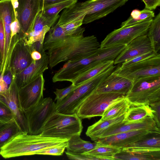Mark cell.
Wrapping results in <instances>:
<instances>
[{"mask_svg": "<svg viewBox=\"0 0 160 160\" xmlns=\"http://www.w3.org/2000/svg\"><path fill=\"white\" fill-rule=\"evenodd\" d=\"M158 132L145 130L123 132L98 140L99 143L122 148L127 145L141 138L149 133Z\"/></svg>", "mask_w": 160, "mask_h": 160, "instance_id": "cell-16", "label": "cell"}, {"mask_svg": "<svg viewBox=\"0 0 160 160\" xmlns=\"http://www.w3.org/2000/svg\"><path fill=\"white\" fill-rule=\"evenodd\" d=\"M112 72L101 83L95 90L98 92L118 93L126 96L132 86V82Z\"/></svg>", "mask_w": 160, "mask_h": 160, "instance_id": "cell-17", "label": "cell"}, {"mask_svg": "<svg viewBox=\"0 0 160 160\" xmlns=\"http://www.w3.org/2000/svg\"><path fill=\"white\" fill-rule=\"evenodd\" d=\"M82 129V119L76 113L67 114L55 112L46 122L41 135L68 139L74 135H80Z\"/></svg>", "mask_w": 160, "mask_h": 160, "instance_id": "cell-5", "label": "cell"}, {"mask_svg": "<svg viewBox=\"0 0 160 160\" xmlns=\"http://www.w3.org/2000/svg\"><path fill=\"white\" fill-rule=\"evenodd\" d=\"M112 73L131 81L132 83L142 78L160 76V54L124 68L118 67Z\"/></svg>", "mask_w": 160, "mask_h": 160, "instance_id": "cell-8", "label": "cell"}, {"mask_svg": "<svg viewBox=\"0 0 160 160\" xmlns=\"http://www.w3.org/2000/svg\"><path fill=\"white\" fill-rule=\"evenodd\" d=\"M31 52L28 50H21L16 55L13 61L14 69L22 72L28 66L32 60L31 56Z\"/></svg>", "mask_w": 160, "mask_h": 160, "instance_id": "cell-32", "label": "cell"}, {"mask_svg": "<svg viewBox=\"0 0 160 160\" xmlns=\"http://www.w3.org/2000/svg\"><path fill=\"white\" fill-rule=\"evenodd\" d=\"M113 65L82 84L77 86L67 96L55 103L56 112L72 114L77 112L83 101L115 69Z\"/></svg>", "mask_w": 160, "mask_h": 160, "instance_id": "cell-4", "label": "cell"}, {"mask_svg": "<svg viewBox=\"0 0 160 160\" xmlns=\"http://www.w3.org/2000/svg\"><path fill=\"white\" fill-rule=\"evenodd\" d=\"M149 105L153 111V119L160 129V101L151 103Z\"/></svg>", "mask_w": 160, "mask_h": 160, "instance_id": "cell-38", "label": "cell"}, {"mask_svg": "<svg viewBox=\"0 0 160 160\" xmlns=\"http://www.w3.org/2000/svg\"><path fill=\"white\" fill-rule=\"evenodd\" d=\"M124 148H146L160 149V133L152 132Z\"/></svg>", "mask_w": 160, "mask_h": 160, "instance_id": "cell-27", "label": "cell"}, {"mask_svg": "<svg viewBox=\"0 0 160 160\" xmlns=\"http://www.w3.org/2000/svg\"><path fill=\"white\" fill-rule=\"evenodd\" d=\"M0 99L3 101L11 109L14 115V119L21 127L22 132L28 133V124L24 112L19 107L18 98V90L15 87L8 88L0 94Z\"/></svg>", "mask_w": 160, "mask_h": 160, "instance_id": "cell-18", "label": "cell"}, {"mask_svg": "<svg viewBox=\"0 0 160 160\" xmlns=\"http://www.w3.org/2000/svg\"><path fill=\"white\" fill-rule=\"evenodd\" d=\"M67 0H44L43 2L42 10L44 7Z\"/></svg>", "mask_w": 160, "mask_h": 160, "instance_id": "cell-45", "label": "cell"}, {"mask_svg": "<svg viewBox=\"0 0 160 160\" xmlns=\"http://www.w3.org/2000/svg\"><path fill=\"white\" fill-rule=\"evenodd\" d=\"M125 114L112 119L101 120L88 127L86 132L87 136L94 142L112 127L123 122Z\"/></svg>", "mask_w": 160, "mask_h": 160, "instance_id": "cell-22", "label": "cell"}, {"mask_svg": "<svg viewBox=\"0 0 160 160\" xmlns=\"http://www.w3.org/2000/svg\"><path fill=\"white\" fill-rule=\"evenodd\" d=\"M153 51L147 34L137 37L128 44L114 61L117 64L128 61L137 56Z\"/></svg>", "mask_w": 160, "mask_h": 160, "instance_id": "cell-14", "label": "cell"}, {"mask_svg": "<svg viewBox=\"0 0 160 160\" xmlns=\"http://www.w3.org/2000/svg\"><path fill=\"white\" fill-rule=\"evenodd\" d=\"M145 5V8L150 10H155L160 5V0H142Z\"/></svg>", "mask_w": 160, "mask_h": 160, "instance_id": "cell-42", "label": "cell"}, {"mask_svg": "<svg viewBox=\"0 0 160 160\" xmlns=\"http://www.w3.org/2000/svg\"><path fill=\"white\" fill-rule=\"evenodd\" d=\"M85 29L81 26L73 34L66 35L52 45L47 50L49 66L52 68L60 62L88 57L100 48L96 37H84Z\"/></svg>", "mask_w": 160, "mask_h": 160, "instance_id": "cell-1", "label": "cell"}, {"mask_svg": "<svg viewBox=\"0 0 160 160\" xmlns=\"http://www.w3.org/2000/svg\"><path fill=\"white\" fill-rule=\"evenodd\" d=\"M68 140L20 132L0 148V155L7 159L35 155L40 151L65 143Z\"/></svg>", "mask_w": 160, "mask_h": 160, "instance_id": "cell-2", "label": "cell"}, {"mask_svg": "<svg viewBox=\"0 0 160 160\" xmlns=\"http://www.w3.org/2000/svg\"><path fill=\"white\" fill-rule=\"evenodd\" d=\"M17 17L21 30L26 36L32 29L38 14L42 10L43 0H18Z\"/></svg>", "mask_w": 160, "mask_h": 160, "instance_id": "cell-11", "label": "cell"}, {"mask_svg": "<svg viewBox=\"0 0 160 160\" xmlns=\"http://www.w3.org/2000/svg\"><path fill=\"white\" fill-rule=\"evenodd\" d=\"M59 14L52 18H48L39 13L35 19L31 30L26 35V45L31 46L33 43L40 42L43 44L46 33L59 18Z\"/></svg>", "mask_w": 160, "mask_h": 160, "instance_id": "cell-13", "label": "cell"}, {"mask_svg": "<svg viewBox=\"0 0 160 160\" xmlns=\"http://www.w3.org/2000/svg\"><path fill=\"white\" fill-rule=\"evenodd\" d=\"M84 16H81L75 20L60 25L63 29L66 35H70L74 33L79 27L83 24Z\"/></svg>", "mask_w": 160, "mask_h": 160, "instance_id": "cell-34", "label": "cell"}, {"mask_svg": "<svg viewBox=\"0 0 160 160\" xmlns=\"http://www.w3.org/2000/svg\"><path fill=\"white\" fill-rule=\"evenodd\" d=\"M153 112L149 105L130 106L125 114L123 122L126 123L136 121L147 117L153 118Z\"/></svg>", "mask_w": 160, "mask_h": 160, "instance_id": "cell-24", "label": "cell"}, {"mask_svg": "<svg viewBox=\"0 0 160 160\" xmlns=\"http://www.w3.org/2000/svg\"><path fill=\"white\" fill-rule=\"evenodd\" d=\"M78 0H67L44 7L42 15L46 17L52 18L58 14L63 9L78 2Z\"/></svg>", "mask_w": 160, "mask_h": 160, "instance_id": "cell-31", "label": "cell"}, {"mask_svg": "<svg viewBox=\"0 0 160 160\" xmlns=\"http://www.w3.org/2000/svg\"><path fill=\"white\" fill-rule=\"evenodd\" d=\"M125 97L130 106L151 103L160 101V76L139 79L132 83Z\"/></svg>", "mask_w": 160, "mask_h": 160, "instance_id": "cell-6", "label": "cell"}, {"mask_svg": "<svg viewBox=\"0 0 160 160\" xmlns=\"http://www.w3.org/2000/svg\"><path fill=\"white\" fill-rule=\"evenodd\" d=\"M97 145L91 151L82 153L98 158L99 160H114L113 156L119 152L121 148L111 145L96 142Z\"/></svg>", "mask_w": 160, "mask_h": 160, "instance_id": "cell-26", "label": "cell"}, {"mask_svg": "<svg viewBox=\"0 0 160 160\" xmlns=\"http://www.w3.org/2000/svg\"><path fill=\"white\" fill-rule=\"evenodd\" d=\"M128 0H88L78 2L65 8V12L71 20L84 16L83 24L103 18L124 5Z\"/></svg>", "mask_w": 160, "mask_h": 160, "instance_id": "cell-3", "label": "cell"}, {"mask_svg": "<svg viewBox=\"0 0 160 160\" xmlns=\"http://www.w3.org/2000/svg\"><path fill=\"white\" fill-rule=\"evenodd\" d=\"M152 51L159 53L160 49V12L153 19L147 34Z\"/></svg>", "mask_w": 160, "mask_h": 160, "instance_id": "cell-28", "label": "cell"}, {"mask_svg": "<svg viewBox=\"0 0 160 160\" xmlns=\"http://www.w3.org/2000/svg\"><path fill=\"white\" fill-rule=\"evenodd\" d=\"M65 153L67 157L70 159L99 160L98 158L96 157L85 155L82 153H73L67 151L65 152Z\"/></svg>", "mask_w": 160, "mask_h": 160, "instance_id": "cell-39", "label": "cell"}, {"mask_svg": "<svg viewBox=\"0 0 160 160\" xmlns=\"http://www.w3.org/2000/svg\"><path fill=\"white\" fill-rule=\"evenodd\" d=\"M130 106L126 97L119 99L110 105L105 109L101 120L117 118L125 114Z\"/></svg>", "mask_w": 160, "mask_h": 160, "instance_id": "cell-23", "label": "cell"}, {"mask_svg": "<svg viewBox=\"0 0 160 160\" xmlns=\"http://www.w3.org/2000/svg\"><path fill=\"white\" fill-rule=\"evenodd\" d=\"M48 57L45 51L42 54L41 58L38 60L32 61L30 64L21 72L20 77L23 83L26 85L32 82L48 68Z\"/></svg>", "mask_w": 160, "mask_h": 160, "instance_id": "cell-21", "label": "cell"}, {"mask_svg": "<svg viewBox=\"0 0 160 160\" xmlns=\"http://www.w3.org/2000/svg\"><path fill=\"white\" fill-rule=\"evenodd\" d=\"M42 52L41 53L35 49L32 50L30 55L32 61H36L40 59L42 57Z\"/></svg>", "mask_w": 160, "mask_h": 160, "instance_id": "cell-43", "label": "cell"}, {"mask_svg": "<svg viewBox=\"0 0 160 160\" xmlns=\"http://www.w3.org/2000/svg\"><path fill=\"white\" fill-rule=\"evenodd\" d=\"M157 54H158L156 53L153 51H150L122 62V65L120 67L121 68L127 67L149 58Z\"/></svg>", "mask_w": 160, "mask_h": 160, "instance_id": "cell-36", "label": "cell"}, {"mask_svg": "<svg viewBox=\"0 0 160 160\" xmlns=\"http://www.w3.org/2000/svg\"><path fill=\"white\" fill-rule=\"evenodd\" d=\"M6 123H0V128Z\"/></svg>", "mask_w": 160, "mask_h": 160, "instance_id": "cell-48", "label": "cell"}, {"mask_svg": "<svg viewBox=\"0 0 160 160\" xmlns=\"http://www.w3.org/2000/svg\"><path fill=\"white\" fill-rule=\"evenodd\" d=\"M9 88L3 79V76L2 75L0 77V94L6 91Z\"/></svg>", "mask_w": 160, "mask_h": 160, "instance_id": "cell-44", "label": "cell"}, {"mask_svg": "<svg viewBox=\"0 0 160 160\" xmlns=\"http://www.w3.org/2000/svg\"><path fill=\"white\" fill-rule=\"evenodd\" d=\"M22 132L21 127L14 118L6 123L0 128V148L13 137Z\"/></svg>", "mask_w": 160, "mask_h": 160, "instance_id": "cell-29", "label": "cell"}, {"mask_svg": "<svg viewBox=\"0 0 160 160\" xmlns=\"http://www.w3.org/2000/svg\"><path fill=\"white\" fill-rule=\"evenodd\" d=\"M14 118V114L11 109L0 99V123H7Z\"/></svg>", "mask_w": 160, "mask_h": 160, "instance_id": "cell-33", "label": "cell"}, {"mask_svg": "<svg viewBox=\"0 0 160 160\" xmlns=\"http://www.w3.org/2000/svg\"><path fill=\"white\" fill-rule=\"evenodd\" d=\"M11 1L13 8L14 11V12L15 16V18H16V11L18 8V0H11Z\"/></svg>", "mask_w": 160, "mask_h": 160, "instance_id": "cell-47", "label": "cell"}, {"mask_svg": "<svg viewBox=\"0 0 160 160\" xmlns=\"http://www.w3.org/2000/svg\"><path fill=\"white\" fill-rule=\"evenodd\" d=\"M10 28L11 31V41L12 38L17 34L19 33L21 30L20 24L17 18H15V20L11 23Z\"/></svg>", "mask_w": 160, "mask_h": 160, "instance_id": "cell-41", "label": "cell"}, {"mask_svg": "<svg viewBox=\"0 0 160 160\" xmlns=\"http://www.w3.org/2000/svg\"><path fill=\"white\" fill-rule=\"evenodd\" d=\"M44 0H43V1Z\"/></svg>", "mask_w": 160, "mask_h": 160, "instance_id": "cell-49", "label": "cell"}, {"mask_svg": "<svg viewBox=\"0 0 160 160\" xmlns=\"http://www.w3.org/2000/svg\"><path fill=\"white\" fill-rule=\"evenodd\" d=\"M68 142L58 146L43 149L38 152L36 154L61 156L64 152L67 146Z\"/></svg>", "mask_w": 160, "mask_h": 160, "instance_id": "cell-35", "label": "cell"}, {"mask_svg": "<svg viewBox=\"0 0 160 160\" xmlns=\"http://www.w3.org/2000/svg\"><path fill=\"white\" fill-rule=\"evenodd\" d=\"M77 86L72 83L69 86L62 89H56L54 93L56 95L55 100L57 101H61L67 96L73 90L75 89Z\"/></svg>", "mask_w": 160, "mask_h": 160, "instance_id": "cell-37", "label": "cell"}, {"mask_svg": "<svg viewBox=\"0 0 160 160\" xmlns=\"http://www.w3.org/2000/svg\"><path fill=\"white\" fill-rule=\"evenodd\" d=\"M95 89L86 98L77 112L81 119L101 117L110 105L125 97L118 93L98 92Z\"/></svg>", "mask_w": 160, "mask_h": 160, "instance_id": "cell-7", "label": "cell"}, {"mask_svg": "<svg viewBox=\"0 0 160 160\" xmlns=\"http://www.w3.org/2000/svg\"><path fill=\"white\" fill-rule=\"evenodd\" d=\"M55 103L51 98L43 97L36 105L24 112L28 126V134H41L46 122L56 112Z\"/></svg>", "mask_w": 160, "mask_h": 160, "instance_id": "cell-9", "label": "cell"}, {"mask_svg": "<svg viewBox=\"0 0 160 160\" xmlns=\"http://www.w3.org/2000/svg\"><path fill=\"white\" fill-rule=\"evenodd\" d=\"M80 135H76L68 139L67 151L77 153H83L94 149L97 145L96 142L92 143L81 139Z\"/></svg>", "mask_w": 160, "mask_h": 160, "instance_id": "cell-25", "label": "cell"}, {"mask_svg": "<svg viewBox=\"0 0 160 160\" xmlns=\"http://www.w3.org/2000/svg\"><path fill=\"white\" fill-rule=\"evenodd\" d=\"M0 16L4 26L5 43L4 59L8 53L11 34L10 25L15 19L13 8L11 0H0Z\"/></svg>", "mask_w": 160, "mask_h": 160, "instance_id": "cell-20", "label": "cell"}, {"mask_svg": "<svg viewBox=\"0 0 160 160\" xmlns=\"http://www.w3.org/2000/svg\"><path fill=\"white\" fill-rule=\"evenodd\" d=\"M45 80L43 74L18 90V103L23 112L36 105L43 97Z\"/></svg>", "mask_w": 160, "mask_h": 160, "instance_id": "cell-12", "label": "cell"}, {"mask_svg": "<svg viewBox=\"0 0 160 160\" xmlns=\"http://www.w3.org/2000/svg\"><path fill=\"white\" fill-rule=\"evenodd\" d=\"M3 79L9 86L11 82V76L10 73L3 76Z\"/></svg>", "mask_w": 160, "mask_h": 160, "instance_id": "cell-46", "label": "cell"}, {"mask_svg": "<svg viewBox=\"0 0 160 160\" xmlns=\"http://www.w3.org/2000/svg\"><path fill=\"white\" fill-rule=\"evenodd\" d=\"M113 157L114 160H160V149L124 148Z\"/></svg>", "mask_w": 160, "mask_h": 160, "instance_id": "cell-19", "label": "cell"}, {"mask_svg": "<svg viewBox=\"0 0 160 160\" xmlns=\"http://www.w3.org/2000/svg\"><path fill=\"white\" fill-rule=\"evenodd\" d=\"M5 36L2 21L0 16V52L2 62L4 59Z\"/></svg>", "mask_w": 160, "mask_h": 160, "instance_id": "cell-40", "label": "cell"}, {"mask_svg": "<svg viewBox=\"0 0 160 160\" xmlns=\"http://www.w3.org/2000/svg\"><path fill=\"white\" fill-rule=\"evenodd\" d=\"M140 130L160 132V129L157 127L153 118L147 117L137 121L126 123L123 122L112 126L98 139L123 132Z\"/></svg>", "mask_w": 160, "mask_h": 160, "instance_id": "cell-15", "label": "cell"}, {"mask_svg": "<svg viewBox=\"0 0 160 160\" xmlns=\"http://www.w3.org/2000/svg\"><path fill=\"white\" fill-rule=\"evenodd\" d=\"M153 19L114 30L102 41L100 48L121 45H127L137 37L147 34Z\"/></svg>", "mask_w": 160, "mask_h": 160, "instance_id": "cell-10", "label": "cell"}, {"mask_svg": "<svg viewBox=\"0 0 160 160\" xmlns=\"http://www.w3.org/2000/svg\"><path fill=\"white\" fill-rule=\"evenodd\" d=\"M113 60L103 62L89 69L76 79L72 83L78 86L96 76L114 64Z\"/></svg>", "mask_w": 160, "mask_h": 160, "instance_id": "cell-30", "label": "cell"}]
</instances>
